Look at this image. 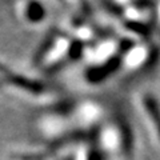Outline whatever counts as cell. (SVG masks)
I'll list each match as a JSON object with an SVG mask.
<instances>
[{"mask_svg": "<svg viewBox=\"0 0 160 160\" xmlns=\"http://www.w3.org/2000/svg\"><path fill=\"white\" fill-rule=\"evenodd\" d=\"M123 66H124L123 56L119 55L118 52H115L109 55L108 58L103 59L100 63L87 67L86 71H84V79L89 84H100L116 73Z\"/></svg>", "mask_w": 160, "mask_h": 160, "instance_id": "obj_1", "label": "cell"}, {"mask_svg": "<svg viewBox=\"0 0 160 160\" xmlns=\"http://www.w3.org/2000/svg\"><path fill=\"white\" fill-rule=\"evenodd\" d=\"M0 73H2V76L4 78L6 82H8L9 84L23 89V91H26V92L33 93V95H40V93H44L47 91V84L39 82V80L23 76V75L16 73L13 71H9L8 68L2 66V64H0Z\"/></svg>", "mask_w": 160, "mask_h": 160, "instance_id": "obj_2", "label": "cell"}, {"mask_svg": "<svg viewBox=\"0 0 160 160\" xmlns=\"http://www.w3.org/2000/svg\"><path fill=\"white\" fill-rule=\"evenodd\" d=\"M60 35L62 33H60V31H58L56 28L51 29V31L46 35V38L42 40V43H40V46L38 47L36 52H35L33 58H32V62L35 66H40L42 63H44V60L53 52V49L60 39Z\"/></svg>", "mask_w": 160, "mask_h": 160, "instance_id": "obj_3", "label": "cell"}, {"mask_svg": "<svg viewBox=\"0 0 160 160\" xmlns=\"http://www.w3.org/2000/svg\"><path fill=\"white\" fill-rule=\"evenodd\" d=\"M143 106L148 116L151 118L155 128L158 131V135L160 138V104L156 100V98L152 93H146L143 98Z\"/></svg>", "mask_w": 160, "mask_h": 160, "instance_id": "obj_4", "label": "cell"}, {"mask_svg": "<svg viewBox=\"0 0 160 160\" xmlns=\"http://www.w3.org/2000/svg\"><path fill=\"white\" fill-rule=\"evenodd\" d=\"M46 7L43 6V3H40L39 0H29L24 9V16L28 20V23L31 24H39L46 19Z\"/></svg>", "mask_w": 160, "mask_h": 160, "instance_id": "obj_5", "label": "cell"}, {"mask_svg": "<svg viewBox=\"0 0 160 160\" xmlns=\"http://www.w3.org/2000/svg\"><path fill=\"white\" fill-rule=\"evenodd\" d=\"M124 28L127 31L138 35L142 39H148L152 35V26L142 19H128L124 22Z\"/></svg>", "mask_w": 160, "mask_h": 160, "instance_id": "obj_6", "label": "cell"}, {"mask_svg": "<svg viewBox=\"0 0 160 160\" xmlns=\"http://www.w3.org/2000/svg\"><path fill=\"white\" fill-rule=\"evenodd\" d=\"M84 55H86V43H84L82 39H79V38L69 39L67 52H66L67 60L76 62V60L82 59Z\"/></svg>", "mask_w": 160, "mask_h": 160, "instance_id": "obj_7", "label": "cell"}, {"mask_svg": "<svg viewBox=\"0 0 160 160\" xmlns=\"http://www.w3.org/2000/svg\"><path fill=\"white\" fill-rule=\"evenodd\" d=\"M119 128H120V138H122V146L126 153H131L132 148H133V135L131 131V127L127 122H122L119 123Z\"/></svg>", "mask_w": 160, "mask_h": 160, "instance_id": "obj_8", "label": "cell"}]
</instances>
